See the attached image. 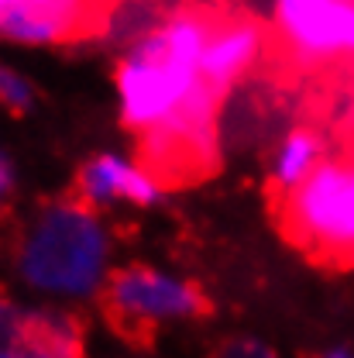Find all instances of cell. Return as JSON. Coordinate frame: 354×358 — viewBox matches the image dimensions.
<instances>
[{
	"mask_svg": "<svg viewBox=\"0 0 354 358\" xmlns=\"http://www.w3.org/2000/svg\"><path fill=\"white\" fill-rule=\"evenodd\" d=\"M214 21L217 14L203 7H176L128 38L114 69V90L121 124L131 134L155 131L193 100L217 93L203 76V45Z\"/></svg>",
	"mask_w": 354,
	"mask_h": 358,
	"instance_id": "cell-1",
	"label": "cell"
},
{
	"mask_svg": "<svg viewBox=\"0 0 354 358\" xmlns=\"http://www.w3.org/2000/svg\"><path fill=\"white\" fill-rule=\"evenodd\" d=\"M114 272V231L103 210L80 196L42 203L14 241L17 282L52 303H83L103 293Z\"/></svg>",
	"mask_w": 354,
	"mask_h": 358,
	"instance_id": "cell-2",
	"label": "cell"
},
{
	"mask_svg": "<svg viewBox=\"0 0 354 358\" xmlns=\"http://www.w3.org/2000/svg\"><path fill=\"white\" fill-rule=\"evenodd\" d=\"M282 231L316 259L344 262L354 245V166L323 159L316 173L282 193Z\"/></svg>",
	"mask_w": 354,
	"mask_h": 358,
	"instance_id": "cell-3",
	"label": "cell"
},
{
	"mask_svg": "<svg viewBox=\"0 0 354 358\" xmlns=\"http://www.w3.org/2000/svg\"><path fill=\"white\" fill-rule=\"evenodd\" d=\"M100 300L121 334H152L158 327L186 324L207 313V296L189 275L152 262L117 266Z\"/></svg>",
	"mask_w": 354,
	"mask_h": 358,
	"instance_id": "cell-4",
	"label": "cell"
},
{
	"mask_svg": "<svg viewBox=\"0 0 354 358\" xmlns=\"http://www.w3.org/2000/svg\"><path fill=\"white\" fill-rule=\"evenodd\" d=\"M272 28L303 66L354 59V0H272Z\"/></svg>",
	"mask_w": 354,
	"mask_h": 358,
	"instance_id": "cell-5",
	"label": "cell"
},
{
	"mask_svg": "<svg viewBox=\"0 0 354 358\" xmlns=\"http://www.w3.org/2000/svg\"><path fill=\"white\" fill-rule=\"evenodd\" d=\"M165 193V182L158 173L148 169L145 159H131L124 152H96L76 173V196L96 207V210H114V207H155Z\"/></svg>",
	"mask_w": 354,
	"mask_h": 358,
	"instance_id": "cell-6",
	"label": "cell"
},
{
	"mask_svg": "<svg viewBox=\"0 0 354 358\" xmlns=\"http://www.w3.org/2000/svg\"><path fill=\"white\" fill-rule=\"evenodd\" d=\"M262 52H265V28L255 17L244 14L217 17L203 45V76L217 93H227L258 66Z\"/></svg>",
	"mask_w": 354,
	"mask_h": 358,
	"instance_id": "cell-7",
	"label": "cell"
},
{
	"mask_svg": "<svg viewBox=\"0 0 354 358\" xmlns=\"http://www.w3.org/2000/svg\"><path fill=\"white\" fill-rule=\"evenodd\" d=\"M87 24V14L62 7L7 3L0 7V38L17 48H52L76 38Z\"/></svg>",
	"mask_w": 354,
	"mask_h": 358,
	"instance_id": "cell-8",
	"label": "cell"
},
{
	"mask_svg": "<svg viewBox=\"0 0 354 358\" xmlns=\"http://www.w3.org/2000/svg\"><path fill=\"white\" fill-rule=\"evenodd\" d=\"M323 159H327L323 138L313 128H293V131L282 134V141L272 152V169H268L272 176L268 179H272V186L279 193H289L307 176H313Z\"/></svg>",
	"mask_w": 354,
	"mask_h": 358,
	"instance_id": "cell-9",
	"label": "cell"
},
{
	"mask_svg": "<svg viewBox=\"0 0 354 358\" xmlns=\"http://www.w3.org/2000/svg\"><path fill=\"white\" fill-rule=\"evenodd\" d=\"M38 103V87L31 83L28 73L0 59V107L7 114H28Z\"/></svg>",
	"mask_w": 354,
	"mask_h": 358,
	"instance_id": "cell-10",
	"label": "cell"
},
{
	"mask_svg": "<svg viewBox=\"0 0 354 358\" xmlns=\"http://www.w3.org/2000/svg\"><path fill=\"white\" fill-rule=\"evenodd\" d=\"M214 358H279V355L268 345L255 341V338H230V341H223L217 348Z\"/></svg>",
	"mask_w": 354,
	"mask_h": 358,
	"instance_id": "cell-11",
	"label": "cell"
},
{
	"mask_svg": "<svg viewBox=\"0 0 354 358\" xmlns=\"http://www.w3.org/2000/svg\"><path fill=\"white\" fill-rule=\"evenodd\" d=\"M14 189H17V173H14V162H10V159H7V152L0 148V210L10 203Z\"/></svg>",
	"mask_w": 354,
	"mask_h": 358,
	"instance_id": "cell-12",
	"label": "cell"
},
{
	"mask_svg": "<svg viewBox=\"0 0 354 358\" xmlns=\"http://www.w3.org/2000/svg\"><path fill=\"white\" fill-rule=\"evenodd\" d=\"M7 3H35V7H62V10L89 14V3L93 0H0V7H7Z\"/></svg>",
	"mask_w": 354,
	"mask_h": 358,
	"instance_id": "cell-13",
	"label": "cell"
},
{
	"mask_svg": "<svg viewBox=\"0 0 354 358\" xmlns=\"http://www.w3.org/2000/svg\"><path fill=\"white\" fill-rule=\"evenodd\" d=\"M0 358H35V355H28V352L17 348V345H0Z\"/></svg>",
	"mask_w": 354,
	"mask_h": 358,
	"instance_id": "cell-14",
	"label": "cell"
},
{
	"mask_svg": "<svg viewBox=\"0 0 354 358\" xmlns=\"http://www.w3.org/2000/svg\"><path fill=\"white\" fill-rule=\"evenodd\" d=\"M320 358H354V352H348V348H330V352H323Z\"/></svg>",
	"mask_w": 354,
	"mask_h": 358,
	"instance_id": "cell-15",
	"label": "cell"
},
{
	"mask_svg": "<svg viewBox=\"0 0 354 358\" xmlns=\"http://www.w3.org/2000/svg\"><path fill=\"white\" fill-rule=\"evenodd\" d=\"M348 262H351V266H354V245H351V255H348Z\"/></svg>",
	"mask_w": 354,
	"mask_h": 358,
	"instance_id": "cell-16",
	"label": "cell"
}]
</instances>
